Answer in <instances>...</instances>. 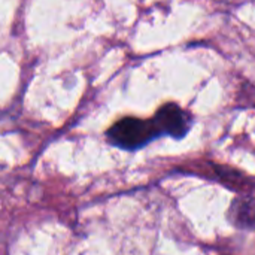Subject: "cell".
Returning <instances> with one entry per match:
<instances>
[{
    "instance_id": "obj_1",
    "label": "cell",
    "mask_w": 255,
    "mask_h": 255,
    "mask_svg": "<svg viewBox=\"0 0 255 255\" xmlns=\"http://www.w3.org/2000/svg\"><path fill=\"white\" fill-rule=\"evenodd\" d=\"M160 136V131L154 121H145L139 118H123L117 121L108 131V140L123 149H139L148 145L151 140Z\"/></svg>"
},
{
    "instance_id": "obj_2",
    "label": "cell",
    "mask_w": 255,
    "mask_h": 255,
    "mask_svg": "<svg viewBox=\"0 0 255 255\" xmlns=\"http://www.w3.org/2000/svg\"><path fill=\"white\" fill-rule=\"evenodd\" d=\"M152 121L157 126L160 134H169L175 139L184 137L188 133L191 124L190 117L173 103H167L160 108Z\"/></svg>"
},
{
    "instance_id": "obj_3",
    "label": "cell",
    "mask_w": 255,
    "mask_h": 255,
    "mask_svg": "<svg viewBox=\"0 0 255 255\" xmlns=\"http://www.w3.org/2000/svg\"><path fill=\"white\" fill-rule=\"evenodd\" d=\"M229 220L239 229H255L254 197H238L232 203Z\"/></svg>"
}]
</instances>
